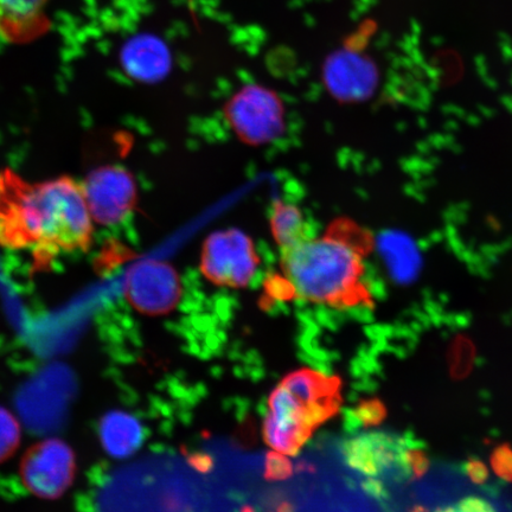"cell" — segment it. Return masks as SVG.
Masks as SVG:
<instances>
[{
  "label": "cell",
  "instance_id": "21",
  "mask_svg": "<svg viewBox=\"0 0 512 512\" xmlns=\"http://www.w3.org/2000/svg\"><path fill=\"white\" fill-rule=\"evenodd\" d=\"M453 366L452 369L456 371V374H465L466 370H469L470 364L472 362V351L466 350V345L463 344L462 347H457L456 352H454L453 357Z\"/></svg>",
  "mask_w": 512,
  "mask_h": 512
},
{
  "label": "cell",
  "instance_id": "10",
  "mask_svg": "<svg viewBox=\"0 0 512 512\" xmlns=\"http://www.w3.org/2000/svg\"><path fill=\"white\" fill-rule=\"evenodd\" d=\"M281 386L315 415L320 425L336 415L342 405V383L315 370H298L287 375Z\"/></svg>",
  "mask_w": 512,
  "mask_h": 512
},
{
  "label": "cell",
  "instance_id": "14",
  "mask_svg": "<svg viewBox=\"0 0 512 512\" xmlns=\"http://www.w3.org/2000/svg\"><path fill=\"white\" fill-rule=\"evenodd\" d=\"M270 226L280 251L316 238L315 227L296 204L274 201L270 210Z\"/></svg>",
  "mask_w": 512,
  "mask_h": 512
},
{
  "label": "cell",
  "instance_id": "15",
  "mask_svg": "<svg viewBox=\"0 0 512 512\" xmlns=\"http://www.w3.org/2000/svg\"><path fill=\"white\" fill-rule=\"evenodd\" d=\"M21 441V424L9 409L0 406V464L14 456Z\"/></svg>",
  "mask_w": 512,
  "mask_h": 512
},
{
  "label": "cell",
  "instance_id": "18",
  "mask_svg": "<svg viewBox=\"0 0 512 512\" xmlns=\"http://www.w3.org/2000/svg\"><path fill=\"white\" fill-rule=\"evenodd\" d=\"M293 467L285 454L270 453L266 459V478L270 480H283L290 477Z\"/></svg>",
  "mask_w": 512,
  "mask_h": 512
},
{
  "label": "cell",
  "instance_id": "9",
  "mask_svg": "<svg viewBox=\"0 0 512 512\" xmlns=\"http://www.w3.org/2000/svg\"><path fill=\"white\" fill-rule=\"evenodd\" d=\"M407 440L388 433H369L351 439L345 445V458L352 469L368 477H380L394 471L400 478H411L406 465Z\"/></svg>",
  "mask_w": 512,
  "mask_h": 512
},
{
  "label": "cell",
  "instance_id": "13",
  "mask_svg": "<svg viewBox=\"0 0 512 512\" xmlns=\"http://www.w3.org/2000/svg\"><path fill=\"white\" fill-rule=\"evenodd\" d=\"M99 435L102 447L113 458L132 456L142 446L143 426L133 415L112 411L100 421Z\"/></svg>",
  "mask_w": 512,
  "mask_h": 512
},
{
  "label": "cell",
  "instance_id": "12",
  "mask_svg": "<svg viewBox=\"0 0 512 512\" xmlns=\"http://www.w3.org/2000/svg\"><path fill=\"white\" fill-rule=\"evenodd\" d=\"M123 66L131 78L151 83L162 80L171 67L168 48L155 37H138L127 44Z\"/></svg>",
  "mask_w": 512,
  "mask_h": 512
},
{
  "label": "cell",
  "instance_id": "16",
  "mask_svg": "<svg viewBox=\"0 0 512 512\" xmlns=\"http://www.w3.org/2000/svg\"><path fill=\"white\" fill-rule=\"evenodd\" d=\"M386 416V406L379 399L361 401L360 405L351 412V420L361 427L379 426Z\"/></svg>",
  "mask_w": 512,
  "mask_h": 512
},
{
  "label": "cell",
  "instance_id": "4",
  "mask_svg": "<svg viewBox=\"0 0 512 512\" xmlns=\"http://www.w3.org/2000/svg\"><path fill=\"white\" fill-rule=\"evenodd\" d=\"M19 477L31 495L44 501H56L74 484L75 452L60 438L38 441L23 454Z\"/></svg>",
  "mask_w": 512,
  "mask_h": 512
},
{
  "label": "cell",
  "instance_id": "22",
  "mask_svg": "<svg viewBox=\"0 0 512 512\" xmlns=\"http://www.w3.org/2000/svg\"><path fill=\"white\" fill-rule=\"evenodd\" d=\"M192 463L197 467L200 471H207L210 465V459L207 456H197L192 458Z\"/></svg>",
  "mask_w": 512,
  "mask_h": 512
},
{
  "label": "cell",
  "instance_id": "6",
  "mask_svg": "<svg viewBox=\"0 0 512 512\" xmlns=\"http://www.w3.org/2000/svg\"><path fill=\"white\" fill-rule=\"evenodd\" d=\"M125 297L134 310L147 316H162L175 310L182 297V283L168 262L145 259L128 270Z\"/></svg>",
  "mask_w": 512,
  "mask_h": 512
},
{
  "label": "cell",
  "instance_id": "5",
  "mask_svg": "<svg viewBox=\"0 0 512 512\" xmlns=\"http://www.w3.org/2000/svg\"><path fill=\"white\" fill-rule=\"evenodd\" d=\"M260 259L254 242L240 229L208 236L201 253V272L211 284L242 288L252 283Z\"/></svg>",
  "mask_w": 512,
  "mask_h": 512
},
{
  "label": "cell",
  "instance_id": "20",
  "mask_svg": "<svg viewBox=\"0 0 512 512\" xmlns=\"http://www.w3.org/2000/svg\"><path fill=\"white\" fill-rule=\"evenodd\" d=\"M465 475L473 484L483 485L488 482L489 470L478 459H471L465 464Z\"/></svg>",
  "mask_w": 512,
  "mask_h": 512
},
{
  "label": "cell",
  "instance_id": "2",
  "mask_svg": "<svg viewBox=\"0 0 512 512\" xmlns=\"http://www.w3.org/2000/svg\"><path fill=\"white\" fill-rule=\"evenodd\" d=\"M373 247L366 229L338 220L323 238L281 249L280 266L294 293L307 302L335 309L369 307L373 297L364 280V259Z\"/></svg>",
  "mask_w": 512,
  "mask_h": 512
},
{
  "label": "cell",
  "instance_id": "17",
  "mask_svg": "<svg viewBox=\"0 0 512 512\" xmlns=\"http://www.w3.org/2000/svg\"><path fill=\"white\" fill-rule=\"evenodd\" d=\"M491 465L498 477L512 482V448L510 446L496 447L492 453Z\"/></svg>",
  "mask_w": 512,
  "mask_h": 512
},
{
  "label": "cell",
  "instance_id": "1",
  "mask_svg": "<svg viewBox=\"0 0 512 512\" xmlns=\"http://www.w3.org/2000/svg\"><path fill=\"white\" fill-rule=\"evenodd\" d=\"M93 219L82 184L64 176L30 183L0 171V247L30 252L38 271L92 247Z\"/></svg>",
  "mask_w": 512,
  "mask_h": 512
},
{
  "label": "cell",
  "instance_id": "7",
  "mask_svg": "<svg viewBox=\"0 0 512 512\" xmlns=\"http://www.w3.org/2000/svg\"><path fill=\"white\" fill-rule=\"evenodd\" d=\"M89 213L102 226H114L136 208L137 184L130 171L107 165L91 172L82 183Z\"/></svg>",
  "mask_w": 512,
  "mask_h": 512
},
{
  "label": "cell",
  "instance_id": "19",
  "mask_svg": "<svg viewBox=\"0 0 512 512\" xmlns=\"http://www.w3.org/2000/svg\"><path fill=\"white\" fill-rule=\"evenodd\" d=\"M443 512H497L489 501L483 497L469 496L447 507Z\"/></svg>",
  "mask_w": 512,
  "mask_h": 512
},
{
  "label": "cell",
  "instance_id": "8",
  "mask_svg": "<svg viewBox=\"0 0 512 512\" xmlns=\"http://www.w3.org/2000/svg\"><path fill=\"white\" fill-rule=\"evenodd\" d=\"M323 83L335 99L357 102L373 94L377 85V69L362 54L354 41L332 51L322 68Z\"/></svg>",
  "mask_w": 512,
  "mask_h": 512
},
{
  "label": "cell",
  "instance_id": "11",
  "mask_svg": "<svg viewBox=\"0 0 512 512\" xmlns=\"http://www.w3.org/2000/svg\"><path fill=\"white\" fill-rule=\"evenodd\" d=\"M50 0H0V38L10 44H28L48 34Z\"/></svg>",
  "mask_w": 512,
  "mask_h": 512
},
{
  "label": "cell",
  "instance_id": "3",
  "mask_svg": "<svg viewBox=\"0 0 512 512\" xmlns=\"http://www.w3.org/2000/svg\"><path fill=\"white\" fill-rule=\"evenodd\" d=\"M224 115L236 136L249 145L271 143L285 130L283 100L258 83L240 88L224 106Z\"/></svg>",
  "mask_w": 512,
  "mask_h": 512
}]
</instances>
